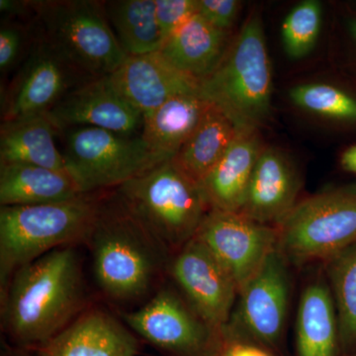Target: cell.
I'll return each instance as SVG.
<instances>
[{
	"label": "cell",
	"instance_id": "6da1fadb",
	"mask_svg": "<svg viewBox=\"0 0 356 356\" xmlns=\"http://www.w3.org/2000/svg\"><path fill=\"white\" fill-rule=\"evenodd\" d=\"M91 304L79 247L57 248L14 273L0 295L1 330L9 343L37 350Z\"/></svg>",
	"mask_w": 356,
	"mask_h": 356
},
{
	"label": "cell",
	"instance_id": "7a4b0ae2",
	"mask_svg": "<svg viewBox=\"0 0 356 356\" xmlns=\"http://www.w3.org/2000/svg\"><path fill=\"white\" fill-rule=\"evenodd\" d=\"M93 278L110 301L151 298L170 273L172 252L117 195L103 198L88 242Z\"/></svg>",
	"mask_w": 356,
	"mask_h": 356
},
{
	"label": "cell",
	"instance_id": "3957f363",
	"mask_svg": "<svg viewBox=\"0 0 356 356\" xmlns=\"http://www.w3.org/2000/svg\"><path fill=\"white\" fill-rule=\"evenodd\" d=\"M0 208V295L14 273L51 250L86 245L104 196Z\"/></svg>",
	"mask_w": 356,
	"mask_h": 356
},
{
	"label": "cell",
	"instance_id": "277c9868",
	"mask_svg": "<svg viewBox=\"0 0 356 356\" xmlns=\"http://www.w3.org/2000/svg\"><path fill=\"white\" fill-rule=\"evenodd\" d=\"M273 74L259 13L248 18L216 70L200 81L204 99L241 132L259 131L271 110Z\"/></svg>",
	"mask_w": 356,
	"mask_h": 356
},
{
	"label": "cell",
	"instance_id": "5b68a950",
	"mask_svg": "<svg viewBox=\"0 0 356 356\" xmlns=\"http://www.w3.org/2000/svg\"><path fill=\"white\" fill-rule=\"evenodd\" d=\"M115 192L172 255L195 236L211 210L201 185L172 159Z\"/></svg>",
	"mask_w": 356,
	"mask_h": 356
},
{
	"label": "cell",
	"instance_id": "8992f818",
	"mask_svg": "<svg viewBox=\"0 0 356 356\" xmlns=\"http://www.w3.org/2000/svg\"><path fill=\"white\" fill-rule=\"evenodd\" d=\"M44 30V42L83 76H110L129 56L107 22L102 2L29 1Z\"/></svg>",
	"mask_w": 356,
	"mask_h": 356
},
{
	"label": "cell",
	"instance_id": "52a82bcc",
	"mask_svg": "<svg viewBox=\"0 0 356 356\" xmlns=\"http://www.w3.org/2000/svg\"><path fill=\"white\" fill-rule=\"evenodd\" d=\"M275 227L276 248L287 261H330L356 243V186L307 198Z\"/></svg>",
	"mask_w": 356,
	"mask_h": 356
},
{
	"label": "cell",
	"instance_id": "ba28073f",
	"mask_svg": "<svg viewBox=\"0 0 356 356\" xmlns=\"http://www.w3.org/2000/svg\"><path fill=\"white\" fill-rule=\"evenodd\" d=\"M63 153L67 172L83 194L117 188L165 163L139 136L93 127L67 129Z\"/></svg>",
	"mask_w": 356,
	"mask_h": 356
},
{
	"label": "cell",
	"instance_id": "9c48e42d",
	"mask_svg": "<svg viewBox=\"0 0 356 356\" xmlns=\"http://www.w3.org/2000/svg\"><path fill=\"white\" fill-rule=\"evenodd\" d=\"M172 286L161 285L137 310L119 317L138 337L172 356H219L222 332Z\"/></svg>",
	"mask_w": 356,
	"mask_h": 356
},
{
	"label": "cell",
	"instance_id": "30bf717a",
	"mask_svg": "<svg viewBox=\"0 0 356 356\" xmlns=\"http://www.w3.org/2000/svg\"><path fill=\"white\" fill-rule=\"evenodd\" d=\"M195 238L221 262L238 292L277 245L276 227L259 224L238 212L211 209Z\"/></svg>",
	"mask_w": 356,
	"mask_h": 356
},
{
	"label": "cell",
	"instance_id": "8fae6325",
	"mask_svg": "<svg viewBox=\"0 0 356 356\" xmlns=\"http://www.w3.org/2000/svg\"><path fill=\"white\" fill-rule=\"evenodd\" d=\"M168 274L198 315L224 332L238 289L207 247L194 236L173 255Z\"/></svg>",
	"mask_w": 356,
	"mask_h": 356
},
{
	"label": "cell",
	"instance_id": "7c38bea8",
	"mask_svg": "<svg viewBox=\"0 0 356 356\" xmlns=\"http://www.w3.org/2000/svg\"><path fill=\"white\" fill-rule=\"evenodd\" d=\"M48 115L58 131L93 127L133 137L140 135L144 124V115L114 88L108 76L70 90Z\"/></svg>",
	"mask_w": 356,
	"mask_h": 356
},
{
	"label": "cell",
	"instance_id": "4fadbf2b",
	"mask_svg": "<svg viewBox=\"0 0 356 356\" xmlns=\"http://www.w3.org/2000/svg\"><path fill=\"white\" fill-rule=\"evenodd\" d=\"M139 350L137 334L120 317L91 304L36 350L41 356H137Z\"/></svg>",
	"mask_w": 356,
	"mask_h": 356
},
{
	"label": "cell",
	"instance_id": "5bb4252c",
	"mask_svg": "<svg viewBox=\"0 0 356 356\" xmlns=\"http://www.w3.org/2000/svg\"><path fill=\"white\" fill-rule=\"evenodd\" d=\"M81 76L42 42L9 91L3 122L48 113L67 92L74 76Z\"/></svg>",
	"mask_w": 356,
	"mask_h": 356
},
{
	"label": "cell",
	"instance_id": "9a60e30c",
	"mask_svg": "<svg viewBox=\"0 0 356 356\" xmlns=\"http://www.w3.org/2000/svg\"><path fill=\"white\" fill-rule=\"evenodd\" d=\"M287 261L274 248L240 290L241 317L248 331L273 344L282 332L289 298Z\"/></svg>",
	"mask_w": 356,
	"mask_h": 356
},
{
	"label": "cell",
	"instance_id": "2e32d148",
	"mask_svg": "<svg viewBox=\"0 0 356 356\" xmlns=\"http://www.w3.org/2000/svg\"><path fill=\"white\" fill-rule=\"evenodd\" d=\"M108 76L114 88L144 116L175 96L200 91L197 79L173 67L161 51L129 56Z\"/></svg>",
	"mask_w": 356,
	"mask_h": 356
},
{
	"label": "cell",
	"instance_id": "e0dca14e",
	"mask_svg": "<svg viewBox=\"0 0 356 356\" xmlns=\"http://www.w3.org/2000/svg\"><path fill=\"white\" fill-rule=\"evenodd\" d=\"M300 189L294 165L282 152L264 147L238 213L259 222L275 225L293 209Z\"/></svg>",
	"mask_w": 356,
	"mask_h": 356
},
{
	"label": "cell",
	"instance_id": "ac0fdd59",
	"mask_svg": "<svg viewBox=\"0 0 356 356\" xmlns=\"http://www.w3.org/2000/svg\"><path fill=\"white\" fill-rule=\"evenodd\" d=\"M262 147L259 131H245L201 181L211 209L238 212Z\"/></svg>",
	"mask_w": 356,
	"mask_h": 356
},
{
	"label": "cell",
	"instance_id": "d6986e66",
	"mask_svg": "<svg viewBox=\"0 0 356 356\" xmlns=\"http://www.w3.org/2000/svg\"><path fill=\"white\" fill-rule=\"evenodd\" d=\"M226 40L227 32L196 13L166 40L159 51L173 67L200 83L221 62L228 48Z\"/></svg>",
	"mask_w": 356,
	"mask_h": 356
},
{
	"label": "cell",
	"instance_id": "ffe728a7",
	"mask_svg": "<svg viewBox=\"0 0 356 356\" xmlns=\"http://www.w3.org/2000/svg\"><path fill=\"white\" fill-rule=\"evenodd\" d=\"M58 129L48 113L3 122L0 132V165L22 163L69 173L55 143Z\"/></svg>",
	"mask_w": 356,
	"mask_h": 356
},
{
	"label": "cell",
	"instance_id": "44dd1931",
	"mask_svg": "<svg viewBox=\"0 0 356 356\" xmlns=\"http://www.w3.org/2000/svg\"><path fill=\"white\" fill-rule=\"evenodd\" d=\"M84 195L69 173L22 163L0 165V205L63 202Z\"/></svg>",
	"mask_w": 356,
	"mask_h": 356
},
{
	"label": "cell",
	"instance_id": "7402d4cb",
	"mask_svg": "<svg viewBox=\"0 0 356 356\" xmlns=\"http://www.w3.org/2000/svg\"><path fill=\"white\" fill-rule=\"evenodd\" d=\"M207 105L200 91L175 96L145 115L140 137L161 161H172L195 131Z\"/></svg>",
	"mask_w": 356,
	"mask_h": 356
},
{
	"label": "cell",
	"instance_id": "603a6c76",
	"mask_svg": "<svg viewBox=\"0 0 356 356\" xmlns=\"http://www.w3.org/2000/svg\"><path fill=\"white\" fill-rule=\"evenodd\" d=\"M240 133L221 110L208 102L195 131L172 161L200 184Z\"/></svg>",
	"mask_w": 356,
	"mask_h": 356
},
{
	"label": "cell",
	"instance_id": "cb8c5ba5",
	"mask_svg": "<svg viewBox=\"0 0 356 356\" xmlns=\"http://www.w3.org/2000/svg\"><path fill=\"white\" fill-rule=\"evenodd\" d=\"M339 341L336 306L324 283L309 285L300 300L297 316L299 356H334Z\"/></svg>",
	"mask_w": 356,
	"mask_h": 356
},
{
	"label": "cell",
	"instance_id": "d4e9b609",
	"mask_svg": "<svg viewBox=\"0 0 356 356\" xmlns=\"http://www.w3.org/2000/svg\"><path fill=\"white\" fill-rule=\"evenodd\" d=\"M106 14L119 43L128 56L147 55L163 48L156 0L107 2Z\"/></svg>",
	"mask_w": 356,
	"mask_h": 356
},
{
	"label": "cell",
	"instance_id": "484cf974",
	"mask_svg": "<svg viewBox=\"0 0 356 356\" xmlns=\"http://www.w3.org/2000/svg\"><path fill=\"white\" fill-rule=\"evenodd\" d=\"M329 273L339 339L346 350H356V243L330 259Z\"/></svg>",
	"mask_w": 356,
	"mask_h": 356
},
{
	"label": "cell",
	"instance_id": "4316f807",
	"mask_svg": "<svg viewBox=\"0 0 356 356\" xmlns=\"http://www.w3.org/2000/svg\"><path fill=\"white\" fill-rule=\"evenodd\" d=\"M291 102L325 119L356 125V95L327 83H307L289 91Z\"/></svg>",
	"mask_w": 356,
	"mask_h": 356
},
{
	"label": "cell",
	"instance_id": "83f0119b",
	"mask_svg": "<svg viewBox=\"0 0 356 356\" xmlns=\"http://www.w3.org/2000/svg\"><path fill=\"white\" fill-rule=\"evenodd\" d=\"M322 4L316 0L300 2L287 14L281 35L288 57L299 60L315 48L322 27Z\"/></svg>",
	"mask_w": 356,
	"mask_h": 356
},
{
	"label": "cell",
	"instance_id": "f1b7e54d",
	"mask_svg": "<svg viewBox=\"0 0 356 356\" xmlns=\"http://www.w3.org/2000/svg\"><path fill=\"white\" fill-rule=\"evenodd\" d=\"M156 8L163 44L178 28L198 13L197 0H156Z\"/></svg>",
	"mask_w": 356,
	"mask_h": 356
},
{
	"label": "cell",
	"instance_id": "f546056e",
	"mask_svg": "<svg viewBox=\"0 0 356 356\" xmlns=\"http://www.w3.org/2000/svg\"><path fill=\"white\" fill-rule=\"evenodd\" d=\"M197 6L204 19L227 32L235 22L242 3L236 0H197Z\"/></svg>",
	"mask_w": 356,
	"mask_h": 356
},
{
	"label": "cell",
	"instance_id": "4dcf8cb0",
	"mask_svg": "<svg viewBox=\"0 0 356 356\" xmlns=\"http://www.w3.org/2000/svg\"><path fill=\"white\" fill-rule=\"evenodd\" d=\"M23 35L20 28L13 24H4L0 29V69L2 72L10 69L21 53Z\"/></svg>",
	"mask_w": 356,
	"mask_h": 356
},
{
	"label": "cell",
	"instance_id": "1f68e13d",
	"mask_svg": "<svg viewBox=\"0 0 356 356\" xmlns=\"http://www.w3.org/2000/svg\"><path fill=\"white\" fill-rule=\"evenodd\" d=\"M219 356H269L264 351L254 346H243V344H235L231 346Z\"/></svg>",
	"mask_w": 356,
	"mask_h": 356
},
{
	"label": "cell",
	"instance_id": "d6a6232c",
	"mask_svg": "<svg viewBox=\"0 0 356 356\" xmlns=\"http://www.w3.org/2000/svg\"><path fill=\"white\" fill-rule=\"evenodd\" d=\"M0 356H41V355H40L38 350L13 346V344L6 341L2 343Z\"/></svg>",
	"mask_w": 356,
	"mask_h": 356
},
{
	"label": "cell",
	"instance_id": "836d02e7",
	"mask_svg": "<svg viewBox=\"0 0 356 356\" xmlns=\"http://www.w3.org/2000/svg\"><path fill=\"white\" fill-rule=\"evenodd\" d=\"M29 7V1H15V0H0V10L2 13L20 14Z\"/></svg>",
	"mask_w": 356,
	"mask_h": 356
},
{
	"label": "cell",
	"instance_id": "e575fe53",
	"mask_svg": "<svg viewBox=\"0 0 356 356\" xmlns=\"http://www.w3.org/2000/svg\"><path fill=\"white\" fill-rule=\"evenodd\" d=\"M341 163L346 172L356 175V145L343 152L341 154Z\"/></svg>",
	"mask_w": 356,
	"mask_h": 356
},
{
	"label": "cell",
	"instance_id": "d590c367",
	"mask_svg": "<svg viewBox=\"0 0 356 356\" xmlns=\"http://www.w3.org/2000/svg\"><path fill=\"white\" fill-rule=\"evenodd\" d=\"M348 30H350V36L353 37L356 43V18L350 19L348 22Z\"/></svg>",
	"mask_w": 356,
	"mask_h": 356
}]
</instances>
